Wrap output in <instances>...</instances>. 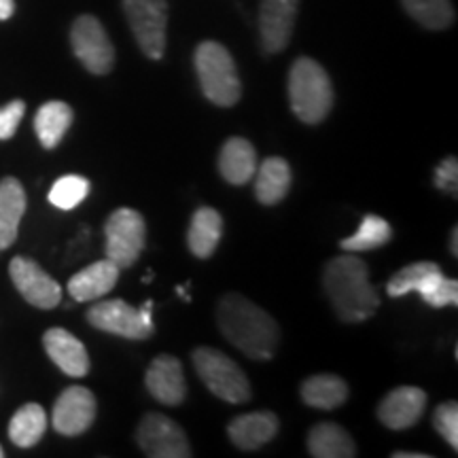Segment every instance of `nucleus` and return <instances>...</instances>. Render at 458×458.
I'll return each instance as SVG.
<instances>
[{
  "label": "nucleus",
  "mask_w": 458,
  "mask_h": 458,
  "mask_svg": "<svg viewBox=\"0 0 458 458\" xmlns=\"http://www.w3.org/2000/svg\"><path fill=\"white\" fill-rule=\"evenodd\" d=\"M327 297L337 317L346 323H360L374 317L380 306V295L369 283V272L357 255H340L327 261L323 274Z\"/></svg>",
  "instance_id": "f03ea898"
},
{
  "label": "nucleus",
  "mask_w": 458,
  "mask_h": 458,
  "mask_svg": "<svg viewBox=\"0 0 458 458\" xmlns=\"http://www.w3.org/2000/svg\"><path fill=\"white\" fill-rule=\"evenodd\" d=\"M89 325L106 334L122 335L125 340H147L156 331V325L147 323L140 310L122 300L98 301L88 312Z\"/></svg>",
  "instance_id": "9d476101"
},
{
  "label": "nucleus",
  "mask_w": 458,
  "mask_h": 458,
  "mask_svg": "<svg viewBox=\"0 0 458 458\" xmlns=\"http://www.w3.org/2000/svg\"><path fill=\"white\" fill-rule=\"evenodd\" d=\"M147 391L164 405H181L187 394V382L181 360L172 354H159L148 365L145 376Z\"/></svg>",
  "instance_id": "2eb2a0df"
},
{
  "label": "nucleus",
  "mask_w": 458,
  "mask_h": 458,
  "mask_svg": "<svg viewBox=\"0 0 458 458\" xmlns=\"http://www.w3.org/2000/svg\"><path fill=\"white\" fill-rule=\"evenodd\" d=\"M26 213V191L21 182L7 176L0 181V250L15 242L20 221Z\"/></svg>",
  "instance_id": "aec40b11"
},
{
  "label": "nucleus",
  "mask_w": 458,
  "mask_h": 458,
  "mask_svg": "<svg viewBox=\"0 0 458 458\" xmlns=\"http://www.w3.org/2000/svg\"><path fill=\"white\" fill-rule=\"evenodd\" d=\"M176 293H179V295H181L182 300H185V301H191V297H189V293H187V289H185V286H176Z\"/></svg>",
  "instance_id": "e433bc0d"
},
{
  "label": "nucleus",
  "mask_w": 458,
  "mask_h": 458,
  "mask_svg": "<svg viewBox=\"0 0 458 458\" xmlns=\"http://www.w3.org/2000/svg\"><path fill=\"white\" fill-rule=\"evenodd\" d=\"M151 280H153V272H148V274H147V278L142 280V283H147V284H148V283H151Z\"/></svg>",
  "instance_id": "4c0bfd02"
},
{
  "label": "nucleus",
  "mask_w": 458,
  "mask_h": 458,
  "mask_svg": "<svg viewBox=\"0 0 458 458\" xmlns=\"http://www.w3.org/2000/svg\"><path fill=\"white\" fill-rule=\"evenodd\" d=\"M257 165H259L257 151L246 139L233 136L223 145L219 153V170L229 185L249 182L255 176Z\"/></svg>",
  "instance_id": "6ab92c4d"
},
{
  "label": "nucleus",
  "mask_w": 458,
  "mask_h": 458,
  "mask_svg": "<svg viewBox=\"0 0 458 458\" xmlns=\"http://www.w3.org/2000/svg\"><path fill=\"white\" fill-rule=\"evenodd\" d=\"M300 0H261L259 34L261 47L267 54H278L286 49L297 20Z\"/></svg>",
  "instance_id": "ddd939ff"
},
{
  "label": "nucleus",
  "mask_w": 458,
  "mask_h": 458,
  "mask_svg": "<svg viewBox=\"0 0 458 458\" xmlns=\"http://www.w3.org/2000/svg\"><path fill=\"white\" fill-rule=\"evenodd\" d=\"M255 193L257 199L266 206L283 202L291 189V168L283 157H267L255 172Z\"/></svg>",
  "instance_id": "4be33fe9"
},
{
  "label": "nucleus",
  "mask_w": 458,
  "mask_h": 458,
  "mask_svg": "<svg viewBox=\"0 0 458 458\" xmlns=\"http://www.w3.org/2000/svg\"><path fill=\"white\" fill-rule=\"evenodd\" d=\"M291 108L303 123L317 125L334 106V85L318 62L300 57L289 72Z\"/></svg>",
  "instance_id": "7ed1b4c3"
},
{
  "label": "nucleus",
  "mask_w": 458,
  "mask_h": 458,
  "mask_svg": "<svg viewBox=\"0 0 458 458\" xmlns=\"http://www.w3.org/2000/svg\"><path fill=\"white\" fill-rule=\"evenodd\" d=\"M4 456V452H3V445H0V458H3Z\"/></svg>",
  "instance_id": "58836bf2"
},
{
  "label": "nucleus",
  "mask_w": 458,
  "mask_h": 458,
  "mask_svg": "<svg viewBox=\"0 0 458 458\" xmlns=\"http://www.w3.org/2000/svg\"><path fill=\"white\" fill-rule=\"evenodd\" d=\"M106 259L119 267H131L145 249L147 225L139 210L117 208L105 225Z\"/></svg>",
  "instance_id": "423d86ee"
},
{
  "label": "nucleus",
  "mask_w": 458,
  "mask_h": 458,
  "mask_svg": "<svg viewBox=\"0 0 458 458\" xmlns=\"http://www.w3.org/2000/svg\"><path fill=\"white\" fill-rule=\"evenodd\" d=\"M278 433V418L272 411H250L229 422L227 435L240 450H259Z\"/></svg>",
  "instance_id": "a211bd4d"
},
{
  "label": "nucleus",
  "mask_w": 458,
  "mask_h": 458,
  "mask_svg": "<svg viewBox=\"0 0 458 458\" xmlns=\"http://www.w3.org/2000/svg\"><path fill=\"white\" fill-rule=\"evenodd\" d=\"M89 181L79 174H66L55 181L49 191V202L60 210H72L88 198Z\"/></svg>",
  "instance_id": "c756f323"
},
{
  "label": "nucleus",
  "mask_w": 458,
  "mask_h": 458,
  "mask_svg": "<svg viewBox=\"0 0 458 458\" xmlns=\"http://www.w3.org/2000/svg\"><path fill=\"white\" fill-rule=\"evenodd\" d=\"M223 337L246 357L270 360L280 342V329L270 314L238 293H227L216 308Z\"/></svg>",
  "instance_id": "f257e3e1"
},
{
  "label": "nucleus",
  "mask_w": 458,
  "mask_h": 458,
  "mask_svg": "<svg viewBox=\"0 0 458 458\" xmlns=\"http://www.w3.org/2000/svg\"><path fill=\"white\" fill-rule=\"evenodd\" d=\"M47 431V414L38 403H26L9 422L11 442L20 448H32Z\"/></svg>",
  "instance_id": "bb28decb"
},
{
  "label": "nucleus",
  "mask_w": 458,
  "mask_h": 458,
  "mask_svg": "<svg viewBox=\"0 0 458 458\" xmlns=\"http://www.w3.org/2000/svg\"><path fill=\"white\" fill-rule=\"evenodd\" d=\"M223 233V219L215 208L202 206L191 216V225H189L187 242L189 250L198 257V259H208L216 250Z\"/></svg>",
  "instance_id": "5701e85b"
},
{
  "label": "nucleus",
  "mask_w": 458,
  "mask_h": 458,
  "mask_svg": "<svg viewBox=\"0 0 458 458\" xmlns=\"http://www.w3.org/2000/svg\"><path fill=\"white\" fill-rule=\"evenodd\" d=\"M435 185L442 191H448L452 196H456V185H458V164L456 157H445L439 164L437 172H435Z\"/></svg>",
  "instance_id": "473e14b6"
},
{
  "label": "nucleus",
  "mask_w": 458,
  "mask_h": 458,
  "mask_svg": "<svg viewBox=\"0 0 458 458\" xmlns=\"http://www.w3.org/2000/svg\"><path fill=\"white\" fill-rule=\"evenodd\" d=\"M72 108L66 102H47L38 108L34 117V130H37L38 140L45 148H54L64 139L68 128L72 125Z\"/></svg>",
  "instance_id": "a878e982"
},
{
  "label": "nucleus",
  "mask_w": 458,
  "mask_h": 458,
  "mask_svg": "<svg viewBox=\"0 0 458 458\" xmlns=\"http://www.w3.org/2000/svg\"><path fill=\"white\" fill-rule=\"evenodd\" d=\"M408 13L428 30H444L454 21L450 0H401Z\"/></svg>",
  "instance_id": "c85d7f7f"
},
{
  "label": "nucleus",
  "mask_w": 458,
  "mask_h": 458,
  "mask_svg": "<svg viewBox=\"0 0 458 458\" xmlns=\"http://www.w3.org/2000/svg\"><path fill=\"white\" fill-rule=\"evenodd\" d=\"M450 250L452 255H458V227L452 229V238H450Z\"/></svg>",
  "instance_id": "c9c22d12"
},
{
  "label": "nucleus",
  "mask_w": 458,
  "mask_h": 458,
  "mask_svg": "<svg viewBox=\"0 0 458 458\" xmlns=\"http://www.w3.org/2000/svg\"><path fill=\"white\" fill-rule=\"evenodd\" d=\"M136 442L151 458H189L193 454L185 431L168 416L157 414V411L142 418L136 428Z\"/></svg>",
  "instance_id": "6e6552de"
},
{
  "label": "nucleus",
  "mask_w": 458,
  "mask_h": 458,
  "mask_svg": "<svg viewBox=\"0 0 458 458\" xmlns=\"http://www.w3.org/2000/svg\"><path fill=\"white\" fill-rule=\"evenodd\" d=\"M122 267L114 266L111 259L91 263L85 270L77 272L68 280V293L74 301H94L98 297L111 293L119 280Z\"/></svg>",
  "instance_id": "f3484780"
},
{
  "label": "nucleus",
  "mask_w": 458,
  "mask_h": 458,
  "mask_svg": "<svg viewBox=\"0 0 458 458\" xmlns=\"http://www.w3.org/2000/svg\"><path fill=\"white\" fill-rule=\"evenodd\" d=\"M15 11V3L13 0H0V21L9 20Z\"/></svg>",
  "instance_id": "72a5a7b5"
},
{
  "label": "nucleus",
  "mask_w": 458,
  "mask_h": 458,
  "mask_svg": "<svg viewBox=\"0 0 458 458\" xmlns=\"http://www.w3.org/2000/svg\"><path fill=\"white\" fill-rule=\"evenodd\" d=\"M24 113L26 105L21 100H13L7 106L0 108V140H9L15 134Z\"/></svg>",
  "instance_id": "2f4dec72"
},
{
  "label": "nucleus",
  "mask_w": 458,
  "mask_h": 458,
  "mask_svg": "<svg viewBox=\"0 0 458 458\" xmlns=\"http://www.w3.org/2000/svg\"><path fill=\"white\" fill-rule=\"evenodd\" d=\"M301 399L310 408L335 410L348 399V385L334 374L312 376L301 385Z\"/></svg>",
  "instance_id": "393cba45"
},
{
  "label": "nucleus",
  "mask_w": 458,
  "mask_h": 458,
  "mask_svg": "<svg viewBox=\"0 0 458 458\" xmlns=\"http://www.w3.org/2000/svg\"><path fill=\"white\" fill-rule=\"evenodd\" d=\"M196 71L204 96L216 106H233L242 96L238 68L221 43L204 41L196 51Z\"/></svg>",
  "instance_id": "20e7f679"
},
{
  "label": "nucleus",
  "mask_w": 458,
  "mask_h": 458,
  "mask_svg": "<svg viewBox=\"0 0 458 458\" xmlns=\"http://www.w3.org/2000/svg\"><path fill=\"white\" fill-rule=\"evenodd\" d=\"M393 238V229L386 219L376 215H365L357 232L352 236L344 238L340 246L346 253H363L385 246Z\"/></svg>",
  "instance_id": "cd10ccee"
},
{
  "label": "nucleus",
  "mask_w": 458,
  "mask_h": 458,
  "mask_svg": "<svg viewBox=\"0 0 458 458\" xmlns=\"http://www.w3.org/2000/svg\"><path fill=\"white\" fill-rule=\"evenodd\" d=\"M433 425L437 433L445 439V444L452 450H458V403L456 401H448L442 403L433 414Z\"/></svg>",
  "instance_id": "7c9ffc66"
},
{
  "label": "nucleus",
  "mask_w": 458,
  "mask_h": 458,
  "mask_svg": "<svg viewBox=\"0 0 458 458\" xmlns=\"http://www.w3.org/2000/svg\"><path fill=\"white\" fill-rule=\"evenodd\" d=\"M308 452L314 458H352L357 456V445L346 428L335 422H320L308 435Z\"/></svg>",
  "instance_id": "b1692460"
},
{
  "label": "nucleus",
  "mask_w": 458,
  "mask_h": 458,
  "mask_svg": "<svg viewBox=\"0 0 458 458\" xmlns=\"http://www.w3.org/2000/svg\"><path fill=\"white\" fill-rule=\"evenodd\" d=\"M96 397L83 386H71L60 394L54 405V428L57 433L74 437L94 425Z\"/></svg>",
  "instance_id": "f8f14e48"
},
{
  "label": "nucleus",
  "mask_w": 458,
  "mask_h": 458,
  "mask_svg": "<svg viewBox=\"0 0 458 458\" xmlns=\"http://www.w3.org/2000/svg\"><path fill=\"white\" fill-rule=\"evenodd\" d=\"M393 458H431V456L420 454V452H394Z\"/></svg>",
  "instance_id": "f704fd0d"
},
{
  "label": "nucleus",
  "mask_w": 458,
  "mask_h": 458,
  "mask_svg": "<svg viewBox=\"0 0 458 458\" xmlns=\"http://www.w3.org/2000/svg\"><path fill=\"white\" fill-rule=\"evenodd\" d=\"M71 43L74 55L94 74L111 72L114 64V49L105 28L94 15H81L72 24Z\"/></svg>",
  "instance_id": "1a4fd4ad"
},
{
  "label": "nucleus",
  "mask_w": 458,
  "mask_h": 458,
  "mask_svg": "<svg viewBox=\"0 0 458 458\" xmlns=\"http://www.w3.org/2000/svg\"><path fill=\"white\" fill-rule=\"evenodd\" d=\"M43 346L49 359L64 371L66 376L83 377L89 371V357L83 342L77 340L71 331L54 327L43 337Z\"/></svg>",
  "instance_id": "dca6fc26"
},
{
  "label": "nucleus",
  "mask_w": 458,
  "mask_h": 458,
  "mask_svg": "<svg viewBox=\"0 0 458 458\" xmlns=\"http://www.w3.org/2000/svg\"><path fill=\"white\" fill-rule=\"evenodd\" d=\"M198 376L210 393L227 403H244L250 399V382L236 360L215 348L199 346L191 354Z\"/></svg>",
  "instance_id": "39448f33"
},
{
  "label": "nucleus",
  "mask_w": 458,
  "mask_h": 458,
  "mask_svg": "<svg viewBox=\"0 0 458 458\" xmlns=\"http://www.w3.org/2000/svg\"><path fill=\"white\" fill-rule=\"evenodd\" d=\"M444 278L442 267L433 261H418L410 263V266L401 267L397 274H393V278L388 280L386 293L391 297L408 295L411 291L420 293L422 300L431 293L435 284Z\"/></svg>",
  "instance_id": "412c9836"
},
{
  "label": "nucleus",
  "mask_w": 458,
  "mask_h": 458,
  "mask_svg": "<svg viewBox=\"0 0 458 458\" xmlns=\"http://www.w3.org/2000/svg\"><path fill=\"white\" fill-rule=\"evenodd\" d=\"M427 408V393L416 386H399L377 405V418L393 431L414 427Z\"/></svg>",
  "instance_id": "4468645a"
},
{
  "label": "nucleus",
  "mask_w": 458,
  "mask_h": 458,
  "mask_svg": "<svg viewBox=\"0 0 458 458\" xmlns=\"http://www.w3.org/2000/svg\"><path fill=\"white\" fill-rule=\"evenodd\" d=\"M11 280L21 297L41 310H51L62 300V286L49 276L37 261L26 257H15L9 266Z\"/></svg>",
  "instance_id": "9b49d317"
},
{
  "label": "nucleus",
  "mask_w": 458,
  "mask_h": 458,
  "mask_svg": "<svg viewBox=\"0 0 458 458\" xmlns=\"http://www.w3.org/2000/svg\"><path fill=\"white\" fill-rule=\"evenodd\" d=\"M123 11L142 54L151 60H162L168 26L165 0H123Z\"/></svg>",
  "instance_id": "0eeeda50"
}]
</instances>
